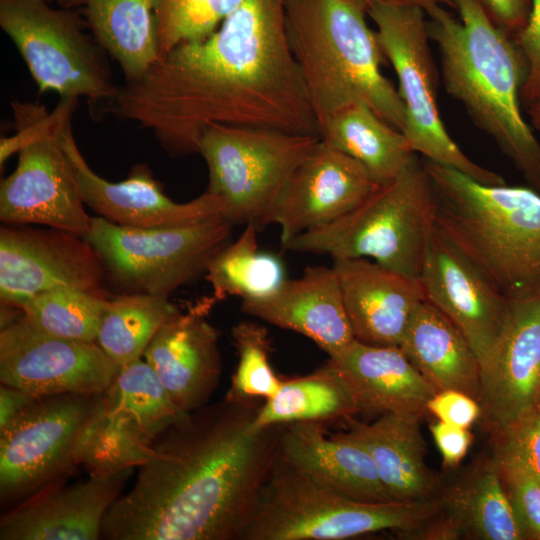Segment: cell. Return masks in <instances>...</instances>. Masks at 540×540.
Returning a JSON list of instances; mask_svg holds the SVG:
<instances>
[{"label":"cell","instance_id":"10","mask_svg":"<svg viewBox=\"0 0 540 540\" xmlns=\"http://www.w3.org/2000/svg\"><path fill=\"white\" fill-rule=\"evenodd\" d=\"M320 139L274 129L212 124L198 153L209 171L207 192L221 198L233 225L271 224L273 209L292 173Z\"/></svg>","mask_w":540,"mask_h":540},{"label":"cell","instance_id":"13","mask_svg":"<svg viewBox=\"0 0 540 540\" xmlns=\"http://www.w3.org/2000/svg\"><path fill=\"white\" fill-rule=\"evenodd\" d=\"M101 394L39 397L0 430V500L12 508L66 480L80 465V447Z\"/></svg>","mask_w":540,"mask_h":540},{"label":"cell","instance_id":"38","mask_svg":"<svg viewBox=\"0 0 540 540\" xmlns=\"http://www.w3.org/2000/svg\"><path fill=\"white\" fill-rule=\"evenodd\" d=\"M492 436L498 460L517 464L540 481V403Z\"/></svg>","mask_w":540,"mask_h":540},{"label":"cell","instance_id":"9","mask_svg":"<svg viewBox=\"0 0 540 540\" xmlns=\"http://www.w3.org/2000/svg\"><path fill=\"white\" fill-rule=\"evenodd\" d=\"M234 225L224 217L175 226L137 228L91 218L84 238L98 253L107 285L117 294L166 296L205 274L228 244Z\"/></svg>","mask_w":540,"mask_h":540},{"label":"cell","instance_id":"27","mask_svg":"<svg viewBox=\"0 0 540 540\" xmlns=\"http://www.w3.org/2000/svg\"><path fill=\"white\" fill-rule=\"evenodd\" d=\"M328 360L351 390L360 413H428L436 388L417 370L398 346L352 342Z\"/></svg>","mask_w":540,"mask_h":540},{"label":"cell","instance_id":"31","mask_svg":"<svg viewBox=\"0 0 540 540\" xmlns=\"http://www.w3.org/2000/svg\"><path fill=\"white\" fill-rule=\"evenodd\" d=\"M320 138L358 161L380 185L395 179L416 155L401 131L363 103L327 118Z\"/></svg>","mask_w":540,"mask_h":540},{"label":"cell","instance_id":"26","mask_svg":"<svg viewBox=\"0 0 540 540\" xmlns=\"http://www.w3.org/2000/svg\"><path fill=\"white\" fill-rule=\"evenodd\" d=\"M422 416L387 412L371 423L350 416L339 433L361 445L372 457L388 494L398 502L434 501L443 483L426 463Z\"/></svg>","mask_w":540,"mask_h":540},{"label":"cell","instance_id":"37","mask_svg":"<svg viewBox=\"0 0 540 540\" xmlns=\"http://www.w3.org/2000/svg\"><path fill=\"white\" fill-rule=\"evenodd\" d=\"M240 2L160 0L157 11L160 56L182 43L201 40L212 34Z\"/></svg>","mask_w":540,"mask_h":540},{"label":"cell","instance_id":"34","mask_svg":"<svg viewBox=\"0 0 540 540\" xmlns=\"http://www.w3.org/2000/svg\"><path fill=\"white\" fill-rule=\"evenodd\" d=\"M178 310L166 296L116 294L96 343L119 367L141 359L160 327Z\"/></svg>","mask_w":540,"mask_h":540},{"label":"cell","instance_id":"4","mask_svg":"<svg viewBox=\"0 0 540 540\" xmlns=\"http://www.w3.org/2000/svg\"><path fill=\"white\" fill-rule=\"evenodd\" d=\"M360 0H286L288 42L311 106L323 122L363 103L402 131L406 112L393 83L381 72L387 59Z\"/></svg>","mask_w":540,"mask_h":540},{"label":"cell","instance_id":"20","mask_svg":"<svg viewBox=\"0 0 540 540\" xmlns=\"http://www.w3.org/2000/svg\"><path fill=\"white\" fill-rule=\"evenodd\" d=\"M540 403V294L513 301L503 332L482 369L481 419L492 435Z\"/></svg>","mask_w":540,"mask_h":540},{"label":"cell","instance_id":"25","mask_svg":"<svg viewBox=\"0 0 540 540\" xmlns=\"http://www.w3.org/2000/svg\"><path fill=\"white\" fill-rule=\"evenodd\" d=\"M279 456L288 464L329 487L364 502H392L370 454L325 423L299 421L283 425Z\"/></svg>","mask_w":540,"mask_h":540},{"label":"cell","instance_id":"48","mask_svg":"<svg viewBox=\"0 0 540 540\" xmlns=\"http://www.w3.org/2000/svg\"><path fill=\"white\" fill-rule=\"evenodd\" d=\"M46 1H50V0H46Z\"/></svg>","mask_w":540,"mask_h":540},{"label":"cell","instance_id":"39","mask_svg":"<svg viewBox=\"0 0 540 540\" xmlns=\"http://www.w3.org/2000/svg\"><path fill=\"white\" fill-rule=\"evenodd\" d=\"M497 461L525 539L540 540V481L517 464Z\"/></svg>","mask_w":540,"mask_h":540},{"label":"cell","instance_id":"29","mask_svg":"<svg viewBox=\"0 0 540 540\" xmlns=\"http://www.w3.org/2000/svg\"><path fill=\"white\" fill-rule=\"evenodd\" d=\"M399 347L437 391H461L479 402V359L462 332L433 305H419Z\"/></svg>","mask_w":540,"mask_h":540},{"label":"cell","instance_id":"1","mask_svg":"<svg viewBox=\"0 0 540 540\" xmlns=\"http://www.w3.org/2000/svg\"><path fill=\"white\" fill-rule=\"evenodd\" d=\"M285 7L286 0H241L212 34L174 47L119 87L111 112L149 129L171 156L198 153L212 124L320 137Z\"/></svg>","mask_w":540,"mask_h":540},{"label":"cell","instance_id":"8","mask_svg":"<svg viewBox=\"0 0 540 540\" xmlns=\"http://www.w3.org/2000/svg\"><path fill=\"white\" fill-rule=\"evenodd\" d=\"M16 133L0 141V165L18 153L0 184L3 224L42 225L80 236L90 229L72 163L58 135L59 106L49 113L31 102H11Z\"/></svg>","mask_w":540,"mask_h":540},{"label":"cell","instance_id":"28","mask_svg":"<svg viewBox=\"0 0 540 540\" xmlns=\"http://www.w3.org/2000/svg\"><path fill=\"white\" fill-rule=\"evenodd\" d=\"M436 503V516L454 539H525L494 455L478 460L449 485L443 484Z\"/></svg>","mask_w":540,"mask_h":540},{"label":"cell","instance_id":"35","mask_svg":"<svg viewBox=\"0 0 540 540\" xmlns=\"http://www.w3.org/2000/svg\"><path fill=\"white\" fill-rule=\"evenodd\" d=\"M109 296L81 289L61 287L35 295L20 309L36 327L49 334L96 342Z\"/></svg>","mask_w":540,"mask_h":540},{"label":"cell","instance_id":"30","mask_svg":"<svg viewBox=\"0 0 540 540\" xmlns=\"http://www.w3.org/2000/svg\"><path fill=\"white\" fill-rule=\"evenodd\" d=\"M160 0H70L82 9L93 38L119 64L126 82L140 78L158 60Z\"/></svg>","mask_w":540,"mask_h":540},{"label":"cell","instance_id":"23","mask_svg":"<svg viewBox=\"0 0 540 540\" xmlns=\"http://www.w3.org/2000/svg\"><path fill=\"white\" fill-rule=\"evenodd\" d=\"M332 267L355 339L399 347L415 311L425 301L418 278L367 258L335 259Z\"/></svg>","mask_w":540,"mask_h":540},{"label":"cell","instance_id":"5","mask_svg":"<svg viewBox=\"0 0 540 540\" xmlns=\"http://www.w3.org/2000/svg\"><path fill=\"white\" fill-rule=\"evenodd\" d=\"M436 196L435 228L513 302L540 294V193L489 185L424 161Z\"/></svg>","mask_w":540,"mask_h":540},{"label":"cell","instance_id":"14","mask_svg":"<svg viewBox=\"0 0 540 540\" xmlns=\"http://www.w3.org/2000/svg\"><path fill=\"white\" fill-rule=\"evenodd\" d=\"M184 413L142 359L119 367L83 436L80 465L92 476L138 468L157 437Z\"/></svg>","mask_w":540,"mask_h":540},{"label":"cell","instance_id":"15","mask_svg":"<svg viewBox=\"0 0 540 540\" xmlns=\"http://www.w3.org/2000/svg\"><path fill=\"white\" fill-rule=\"evenodd\" d=\"M119 366L96 342L42 331L23 315L0 331V381L35 398L100 394Z\"/></svg>","mask_w":540,"mask_h":540},{"label":"cell","instance_id":"33","mask_svg":"<svg viewBox=\"0 0 540 540\" xmlns=\"http://www.w3.org/2000/svg\"><path fill=\"white\" fill-rule=\"evenodd\" d=\"M257 232L254 225H245L238 239L225 245L209 262L205 278L218 301L229 296L261 298L286 279L282 261L258 250Z\"/></svg>","mask_w":540,"mask_h":540},{"label":"cell","instance_id":"18","mask_svg":"<svg viewBox=\"0 0 540 540\" xmlns=\"http://www.w3.org/2000/svg\"><path fill=\"white\" fill-rule=\"evenodd\" d=\"M418 280L425 301L462 332L483 369L503 332L511 301L436 228Z\"/></svg>","mask_w":540,"mask_h":540},{"label":"cell","instance_id":"11","mask_svg":"<svg viewBox=\"0 0 540 540\" xmlns=\"http://www.w3.org/2000/svg\"><path fill=\"white\" fill-rule=\"evenodd\" d=\"M367 13L398 78V92L406 112L401 132L412 150L478 182L506 184L500 174L465 155L444 126L438 106L439 77L429 45L425 11L411 6L372 5Z\"/></svg>","mask_w":540,"mask_h":540},{"label":"cell","instance_id":"6","mask_svg":"<svg viewBox=\"0 0 540 540\" xmlns=\"http://www.w3.org/2000/svg\"><path fill=\"white\" fill-rule=\"evenodd\" d=\"M436 196L417 155L341 218L293 238L283 248L335 259L367 258L418 278L435 228Z\"/></svg>","mask_w":540,"mask_h":540},{"label":"cell","instance_id":"45","mask_svg":"<svg viewBox=\"0 0 540 540\" xmlns=\"http://www.w3.org/2000/svg\"><path fill=\"white\" fill-rule=\"evenodd\" d=\"M367 8L372 5L411 6L418 7L425 13L434 7L447 4L452 7L451 0H360Z\"/></svg>","mask_w":540,"mask_h":540},{"label":"cell","instance_id":"40","mask_svg":"<svg viewBox=\"0 0 540 540\" xmlns=\"http://www.w3.org/2000/svg\"><path fill=\"white\" fill-rule=\"evenodd\" d=\"M527 63V76L521 90L526 107L540 98V0H531L525 28L514 38Z\"/></svg>","mask_w":540,"mask_h":540},{"label":"cell","instance_id":"7","mask_svg":"<svg viewBox=\"0 0 540 540\" xmlns=\"http://www.w3.org/2000/svg\"><path fill=\"white\" fill-rule=\"evenodd\" d=\"M436 500L364 502L297 470L278 454L240 540H344L384 530L398 536L424 525Z\"/></svg>","mask_w":540,"mask_h":540},{"label":"cell","instance_id":"36","mask_svg":"<svg viewBox=\"0 0 540 540\" xmlns=\"http://www.w3.org/2000/svg\"><path fill=\"white\" fill-rule=\"evenodd\" d=\"M231 336L238 353L228 397L234 399L271 398L282 379L270 364V340L265 327L253 321H242L232 327Z\"/></svg>","mask_w":540,"mask_h":540},{"label":"cell","instance_id":"41","mask_svg":"<svg viewBox=\"0 0 540 540\" xmlns=\"http://www.w3.org/2000/svg\"><path fill=\"white\" fill-rule=\"evenodd\" d=\"M427 411L441 422L463 428H470L481 417L478 400L453 389L437 391L428 401Z\"/></svg>","mask_w":540,"mask_h":540},{"label":"cell","instance_id":"22","mask_svg":"<svg viewBox=\"0 0 540 540\" xmlns=\"http://www.w3.org/2000/svg\"><path fill=\"white\" fill-rule=\"evenodd\" d=\"M134 468L89 475L74 484L59 481L5 512L1 540H97L103 519L121 495Z\"/></svg>","mask_w":540,"mask_h":540},{"label":"cell","instance_id":"17","mask_svg":"<svg viewBox=\"0 0 540 540\" xmlns=\"http://www.w3.org/2000/svg\"><path fill=\"white\" fill-rule=\"evenodd\" d=\"M76 103L60 100L57 135L72 163L84 204L98 216L121 226L137 228L175 227L225 218L223 200L207 191L189 202L173 201L146 164L134 165L128 177L119 182L108 181L95 173L72 134L71 114Z\"/></svg>","mask_w":540,"mask_h":540},{"label":"cell","instance_id":"21","mask_svg":"<svg viewBox=\"0 0 540 540\" xmlns=\"http://www.w3.org/2000/svg\"><path fill=\"white\" fill-rule=\"evenodd\" d=\"M217 298L204 296L160 327L143 357L173 402L192 412L208 404L222 372L219 332L208 321Z\"/></svg>","mask_w":540,"mask_h":540},{"label":"cell","instance_id":"24","mask_svg":"<svg viewBox=\"0 0 540 540\" xmlns=\"http://www.w3.org/2000/svg\"><path fill=\"white\" fill-rule=\"evenodd\" d=\"M241 309L252 317L306 336L328 357L356 340L333 267H307L300 277L285 279L272 293L242 300Z\"/></svg>","mask_w":540,"mask_h":540},{"label":"cell","instance_id":"19","mask_svg":"<svg viewBox=\"0 0 540 540\" xmlns=\"http://www.w3.org/2000/svg\"><path fill=\"white\" fill-rule=\"evenodd\" d=\"M379 186L363 165L320 138L292 173L273 209L271 224L280 227L282 247L349 213Z\"/></svg>","mask_w":540,"mask_h":540},{"label":"cell","instance_id":"2","mask_svg":"<svg viewBox=\"0 0 540 540\" xmlns=\"http://www.w3.org/2000/svg\"><path fill=\"white\" fill-rule=\"evenodd\" d=\"M262 402L225 395L172 423L107 511L101 538L240 540L279 454L283 425L254 424Z\"/></svg>","mask_w":540,"mask_h":540},{"label":"cell","instance_id":"12","mask_svg":"<svg viewBox=\"0 0 540 540\" xmlns=\"http://www.w3.org/2000/svg\"><path fill=\"white\" fill-rule=\"evenodd\" d=\"M46 0H0V26L16 46L39 92L91 102L114 99L119 87L101 46L88 37L80 20ZM102 49V48H101Z\"/></svg>","mask_w":540,"mask_h":540},{"label":"cell","instance_id":"47","mask_svg":"<svg viewBox=\"0 0 540 540\" xmlns=\"http://www.w3.org/2000/svg\"><path fill=\"white\" fill-rule=\"evenodd\" d=\"M62 5L68 7L69 6V1L70 0H58Z\"/></svg>","mask_w":540,"mask_h":540},{"label":"cell","instance_id":"44","mask_svg":"<svg viewBox=\"0 0 540 540\" xmlns=\"http://www.w3.org/2000/svg\"><path fill=\"white\" fill-rule=\"evenodd\" d=\"M36 398L15 387L1 384L0 386V430L5 428Z\"/></svg>","mask_w":540,"mask_h":540},{"label":"cell","instance_id":"32","mask_svg":"<svg viewBox=\"0 0 540 540\" xmlns=\"http://www.w3.org/2000/svg\"><path fill=\"white\" fill-rule=\"evenodd\" d=\"M360 413L357 402L333 364L314 372L282 379L280 388L262 402L255 417L257 427L312 421L328 423Z\"/></svg>","mask_w":540,"mask_h":540},{"label":"cell","instance_id":"3","mask_svg":"<svg viewBox=\"0 0 540 540\" xmlns=\"http://www.w3.org/2000/svg\"><path fill=\"white\" fill-rule=\"evenodd\" d=\"M451 4L459 19L442 6L426 12L444 88L540 192V143L520 107L525 57L515 40L493 22L482 0Z\"/></svg>","mask_w":540,"mask_h":540},{"label":"cell","instance_id":"46","mask_svg":"<svg viewBox=\"0 0 540 540\" xmlns=\"http://www.w3.org/2000/svg\"><path fill=\"white\" fill-rule=\"evenodd\" d=\"M533 126L540 131V98L527 106Z\"/></svg>","mask_w":540,"mask_h":540},{"label":"cell","instance_id":"43","mask_svg":"<svg viewBox=\"0 0 540 540\" xmlns=\"http://www.w3.org/2000/svg\"><path fill=\"white\" fill-rule=\"evenodd\" d=\"M493 22L513 39L525 28L531 0H482Z\"/></svg>","mask_w":540,"mask_h":540},{"label":"cell","instance_id":"42","mask_svg":"<svg viewBox=\"0 0 540 540\" xmlns=\"http://www.w3.org/2000/svg\"><path fill=\"white\" fill-rule=\"evenodd\" d=\"M430 431L442 456L443 466L456 468L466 456L473 440L469 428L437 420L430 426Z\"/></svg>","mask_w":540,"mask_h":540},{"label":"cell","instance_id":"16","mask_svg":"<svg viewBox=\"0 0 540 540\" xmlns=\"http://www.w3.org/2000/svg\"><path fill=\"white\" fill-rule=\"evenodd\" d=\"M106 286L102 261L83 236L52 227L1 226V304L20 309L35 295L61 287L109 296Z\"/></svg>","mask_w":540,"mask_h":540}]
</instances>
